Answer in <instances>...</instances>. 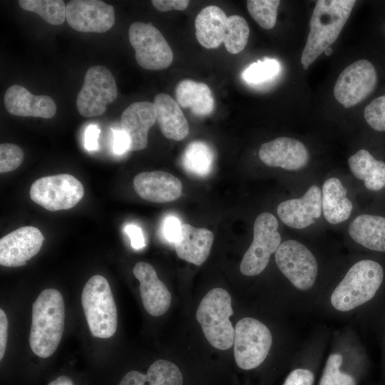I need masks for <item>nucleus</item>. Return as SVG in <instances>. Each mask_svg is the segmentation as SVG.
Instances as JSON below:
<instances>
[{
    "label": "nucleus",
    "instance_id": "9b49d317",
    "mask_svg": "<svg viewBox=\"0 0 385 385\" xmlns=\"http://www.w3.org/2000/svg\"><path fill=\"white\" fill-rule=\"evenodd\" d=\"M130 43L138 64L148 70H162L170 66L173 53L161 32L154 26L133 23L128 29Z\"/></svg>",
    "mask_w": 385,
    "mask_h": 385
},
{
    "label": "nucleus",
    "instance_id": "f3484780",
    "mask_svg": "<svg viewBox=\"0 0 385 385\" xmlns=\"http://www.w3.org/2000/svg\"><path fill=\"white\" fill-rule=\"evenodd\" d=\"M322 211V191L317 185H312L299 198L282 202L277 210L280 220L295 229H304L314 223Z\"/></svg>",
    "mask_w": 385,
    "mask_h": 385
},
{
    "label": "nucleus",
    "instance_id": "2eb2a0df",
    "mask_svg": "<svg viewBox=\"0 0 385 385\" xmlns=\"http://www.w3.org/2000/svg\"><path fill=\"white\" fill-rule=\"evenodd\" d=\"M41 232L33 226L19 227L0 239V265L15 267L25 265L41 250Z\"/></svg>",
    "mask_w": 385,
    "mask_h": 385
},
{
    "label": "nucleus",
    "instance_id": "a19ab883",
    "mask_svg": "<svg viewBox=\"0 0 385 385\" xmlns=\"http://www.w3.org/2000/svg\"><path fill=\"white\" fill-rule=\"evenodd\" d=\"M101 130L97 125H89L84 133V147L87 150L95 151L98 148V140Z\"/></svg>",
    "mask_w": 385,
    "mask_h": 385
},
{
    "label": "nucleus",
    "instance_id": "ddd939ff",
    "mask_svg": "<svg viewBox=\"0 0 385 385\" xmlns=\"http://www.w3.org/2000/svg\"><path fill=\"white\" fill-rule=\"evenodd\" d=\"M376 83L373 64L366 59L357 60L341 72L334 85V96L344 108H350L370 95Z\"/></svg>",
    "mask_w": 385,
    "mask_h": 385
},
{
    "label": "nucleus",
    "instance_id": "4c0bfd02",
    "mask_svg": "<svg viewBox=\"0 0 385 385\" xmlns=\"http://www.w3.org/2000/svg\"><path fill=\"white\" fill-rule=\"evenodd\" d=\"M125 232L130 240V244L135 250H140L145 246V240L140 227L129 224L125 227Z\"/></svg>",
    "mask_w": 385,
    "mask_h": 385
},
{
    "label": "nucleus",
    "instance_id": "ea45409f",
    "mask_svg": "<svg viewBox=\"0 0 385 385\" xmlns=\"http://www.w3.org/2000/svg\"><path fill=\"white\" fill-rule=\"evenodd\" d=\"M113 150L115 154L121 155L129 150L130 140L121 129L113 130Z\"/></svg>",
    "mask_w": 385,
    "mask_h": 385
},
{
    "label": "nucleus",
    "instance_id": "a878e982",
    "mask_svg": "<svg viewBox=\"0 0 385 385\" xmlns=\"http://www.w3.org/2000/svg\"><path fill=\"white\" fill-rule=\"evenodd\" d=\"M348 231L351 237L364 247L385 252V217L359 215L350 223Z\"/></svg>",
    "mask_w": 385,
    "mask_h": 385
},
{
    "label": "nucleus",
    "instance_id": "f03ea898",
    "mask_svg": "<svg viewBox=\"0 0 385 385\" xmlns=\"http://www.w3.org/2000/svg\"><path fill=\"white\" fill-rule=\"evenodd\" d=\"M356 4L354 0H319L309 21L310 31L301 56L308 67L339 37Z\"/></svg>",
    "mask_w": 385,
    "mask_h": 385
},
{
    "label": "nucleus",
    "instance_id": "c9c22d12",
    "mask_svg": "<svg viewBox=\"0 0 385 385\" xmlns=\"http://www.w3.org/2000/svg\"><path fill=\"white\" fill-rule=\"evenodd\" d=\"M182 225L179 219L170 215L163 222V235L170 242L175 243L180 237Z\"/></svg>",
    "mask_w": 385,
    "mask_h": 385
},
{
    "label": "nucleus",
    "instance_id": "f8f14e48",
    "mask_svg": "<svg viewBox=\"0 0 385 385\" xmlns=\"http://www.w3.org/2000/svg\"><path fill=\"white\" fill-rule=\"evenodd\" d=\"M275 262L282 273L299 290L314 285L318 272L316 258L303 244L289 240L275 252Z\"/></svg>",
    "mask_w": 385,
    "mask_h": 385
},
{
    "label": "nucleus",
    "instance_id": "6e6552de",
    "mask_svg": "<svg viewBox=\"0 0 385 385\" xmlns=\"http://www.w3.org/2000/svg\"><path fill=\"white\" fill-rule=\"evenodd\" d=\"M278 221L271 213L263 212L255 219L253 240L245 253L240 270L246 276L260 274L267 267L270 255L281 244Z\"/></svg>",
    "mask_w": 385,
    "mask_h": 385
},
{
    "label": "nucleus",
    "instance_id": "58836bf2",
    "mask_svg": "<svg viewBox=\"0 0 385 385\" xmlns=\"http://www.w3.org/2000/svg\"><path fill=\"white\" fill-rule=\"evenodd\" d=\"M151 2L157 10L163 12L185 10L190 3L188 0H153Z\"/></svg>",
    "mask_w": 385,
    "mask_h": 385
},
{
    "label": "nucleus",
    "instance_id": "2f4dec72",
    "mask_svg": "<svg viewBox=\"0 0 385 385\" xmlns=\"http://www.w3.org/2000/svg\"><path fill=\"white\" fill-rule=\"evenodd\" d=\"M279 69V63L276 59L259 60L243 71L242 78L247 83L259 84L273 78L278 74Z\"/></svg>",
    "mask_w": 385,
    "mask_h": 385
},
{
    "label": "nucleus",
    "instance_id": "72a5a7b5",
    "mask_svg": "<svg viewBox=\"0 0 385 385\" xmlns=\"http://www.w3.org/2000/svg\"><path fill=\"white\" fill-rule=\"evenodd\" d=\"M24 159L22 149L11 143L0 145V173H5L18 168Z\"/></svg>",
    "mask_w": 385,
    "mask_h": 385
},
{
    "label": "nucleus",
    "instance_id": "473e14b6",
    "mask_svg": "<svg viewBox=\"0 0 385 385\" xmlns=\"http://www.w3.org/2000/svg\"><path fill=\"white\" fill-rule=\"evenodd\" d=\"M342 361L339 354H332L328 357L319 385H356L353 376L340 371Z\"/></svg>",
    "mask_w": 385,
    "mask_h": 385
},
{
    "label": "nucleus",
    "instance_id": "cd10ccee",
    "mask_svg": "<svg viewBox=\"0 0 385 385\" xmlns=\"http://www.w3.org/2000/svg\"><path fill=\"white\" fill-rule=\"evenodd\" d=\"M214 161V153L210 147L202 141L190 143L183 155V164L185 170L193 175H207Z\"/></svg>",
    "mask_w": 385,
    "mask_h": 385
},
{
    "label": "nucleus",
    "instance_id": "7c9ffc66",
    "mask_svg": "<svg viewBox=\"0 0 385 385\" xmlns=\"http://www.w3.org/2000/svg\"><path fill=\"white\" fill-rule=\"evenodd\" d=\"M279 0H248L247 7L252 18L265 29H272L276 24Z\"/></svg>",
    "mask_w": 385,
    "mask_h": 385
},
{
    "label": "nucleus",
    "instance_id": "393cba45",
    "mask_svg": "<svg viewBox=\"0 0 385 385\" xmlns=\"http://www.w3.org/2000/svg\"><path fill=\"white\" fill-rule=\"evenodd\" d=\"M175 92L178 105L190 108L194 115L205 116L212 113L215 99L207 84L184 79L178 83Z\"/></svg>",
    "mask_w": 385,
    "mask_h": 385
},
{
    "label": "nucleus",
    "instance_id": "4be33fe9",
    "mask_svg": "<svg viewBox=\"0 0 385 385\" xmlns=\"http://www.w3.org/2000/svg\"><path fill=\"white\" fill-rule=\"evenodd\" d=\"M213 240L210 230L183 224L180 237L174 243L175 250L180 259L200 266L208 257Z\"/></svg>",
    "mask_w": 385,
    "mask_h": 385
},
{
    "label": "nucleus",
    "instance_id": "79ce46f5",
    "mask_svg": "<svg viewBox=\"0 0 385 385\" xmlns=\"http://www.w3.org/2000/svg\"><path fill=\"white\" fill-rule=\"evenodd\" d=\"M8 319L4 311L0 309V360L4 357L7 337H8Z\"/></svg>",
    "mask_w": 385,
    "mask_h": 385
},
{
    "label": "nucleus",
    "instance_id": "5701e85b",
    "mask_svg": "<svg viewBox=\"0 0 385 385\" xmlns=\"http://www.w3.org/2000/svg\"><path fill=\"white\" fill-rule=\"evenodd\" d=\"M157 122L163 135L171 140H181L189 133V125L180 106L166 93L157 94L153 100Z\"/></svg>",
    "mask_w": 385,
    "mask_h": 385
},
{
    "label": "nucleus",
    "instance_id": "e433bc0d",
    "mask_svg": "<svg viewBox=\"0 0 385 385\" xmlns=\"http://www.w3.org/2000/svg\"><path fill=\"white\" fill-rule=\"evenodd\" d=\"M314 374L306 369L293 370L286 378L283 385H312Z\"/></svg>",
    "mask_w": 385,
    "mask_h": 385
},
{
    "label": "nucleus",
    "instance_id": "7ed1b4c3",
    "mask_svg": "<svg viewBox=\"0 0 385 385\" xmlns=\"http://www.w3.org/2000/svg\"><path fill=\"white\" fill-rule=\"evenodd\" d=\"M195 36L205 48H216L222 43L232 54H237L246 46L250 28L246 20L240 15L227 16L216 6L203 8L195 20Z\"/></svg>",
    "mask_w": 385,
    "mask_h": 385
},
{
    "label": "nucleus",
    "instance_id": "c85d7f7f",
    "mask_svg": "<svg viewBox=\"0 0 385 385\" xmlns=\"http://www.w3.org/2000/svg\"><path fill=\"white\" fill-rule=\"evenodd\" d=\"M19 5L24 10L39 15L51 25H61L66 19V4L62 0H19Z\"/></svg>",
    "mask_w": 385,
    "mask_h": 385
},
{
    "label": "nucleus",
    "instance_id": "39448f33",
    "mask_svg": "<svg viewBox=\"0 0 385 385\" xmlns=\"http://www.w3.org/2000/svg\"><path fill=\"white\" fill-rule=\"evenodd\" d=\"M232 314L231 297L220 287L210 290L197 307L196 319L207 340L217 349H228L234 343L235 329L230 321Z\"/></svg>",
    "mask_w": 385,
    "mask_h": 385
},
{
    "label": "nucleus",
    "instance_id": "dca6fc26",
    "mask_svg": "<svg viewBox=\"0 0 385 385\" xmlns=\"http://www.w3.org/2000/svg\"><path fill=\"white\" fill-rule=\"evenodd\" d=\"M260 160L266 165L287 170H298L309 162L305 145L297 139L279 137L263 143L259 150Z\"/></svg>",
    "mask_w": 385,
    "mask_h": 385
},
{
    "label": "nucleus",
    "instance_id": "9d476101",
    "mask_svg": "<svg viewBox=\"0 0 385 385\" xmlns=\"http://www.w3.org/2000/svg\"><path fill=\"white\" fill-rule=\"evenodd\" d=\"M117 96L115 80L110 70L103 66H93L85 74L83 86L77 95L76 108L83 117L100 116Z\"/></svg>",
    "mask_w": 385,
    "mask_h": 385
},
{
    "label": "nucleus",
    "instance_id": "423d86ee",
    "mask_svg": "<svg viewBox=\"0 0 385 385\" xmlns=\"http://www.w3.org/2000/svg\"><path fill=\"white\" fill-rule=\"evenodd\" d=\"M83 312L91 334L107 339L117 329V309L110 284L99 274L92 276L81 294Z\"/></svg>",
    "mask_w": 385,
    "mask_h": 385
},
{
    "label": "nucleus",
    "instance_id": "37998d69",
    "mask_svg": "<svg viewBox=\"0 0 385 385\" xmlns=\"http://www.w3.org/2000/svg\"><path fill=\"white\" fill-rule=\"evenodd\" d=\"M48 385H74L73 381L66 376H60Z\"/></svg>",
    "mask_w": 385,
    "mask_h": 385
},
{
    "label": "nucleus",
    "instance_id": "6ab92c4d",
    "mask_svg": "<svg viewBox=\"0 0 385 385\" xmlns=\"http://www.w3.org/2000/svg\"><path fill=\"white\" fill-rule=\"evenodd\" d=\"M135 192L143 200L165 203L178 199L182 193V183L173 175L161 170L138 173L133 180Z\"/></svg>",
    "mask_w": 385,
    "mask_h": 385
},
{
    "label": "nucleus",
    "instance_id": "1a4fd4ad",
    "mask_svg": "<svg viewBox=\"0 0 385 385\" xmlns=\"http://www.w3.org/2000/svg\"><path fill=\"white\" fill-rule=\"evenodd\" d=\"M83 195L82 183L67 173L41 178L30 188L31 199L49 211L71 209Z\"/></svg>",
    "mask_w": 385,
    "mask_h": 385
},
{
    "label": "nucleus",
    "instance_id": "412c9836",
    "mask_svg": "<svg viewBox=\"0 0 385 385\" xmlns=\"http://www.w3.org/2000/svg\"><path fill=\"white\" fill-rule=\"evenodd\" d=\"M4 103L9 113L21 117L51 118L57 109L50 96L34 95L27 88L17 84L6 89Z\"/></svg>",
    "mask_w": 385,
    "mask_h": 385
},
{
    "label": "nucleus",
    "instance_id": "bb28decb",
    "mask_svg": "<svg viewBox=\"0 0 385 385\" xmlns=\"http://www.w3.org/2000/svg\"><path fill=\"white\" fill-rule=\"evenodd\" d=\"M348 164L353 175L363 180L367 189L378 191L385 187V163L376 160L366 150L351 155Z\"/></svg>",
    "mask_w": 385,
    "mask_h": 385
},
{
    "label": "nucleus",
    "instance_id": "4468645a",
    "mask_svg": "<svg viewBox=\"0 0 385 385\" xmlns=\"http://www.w3.org/2000/svg\"><path fill=\"white\" fill-rule=\"evenodd\" d=\"M66 19L76 31L103 33L115 23V9L100 0H72L66 4Z\"/></svg>",
    "mask_w": 385,
    "mask_h": 385
},
{
    "label": "nucleus",
    "instance_id": "f257e3e1",
    "mask_svg": "<svg viewBox=\"0 0 385 385\" xmlns=\"http://www.w3.org/2000/svg\"><path fill=\"white\" fill-rule=\"evenodd\" d=\"M65 322V305L60 292L49 288L43 290L32 306L29 344L41 358L51 356L61 340Z\"/></svg>",
    "mask_w": 385,
    "mask_h": 385
},
{
    "label": "nucleus",
    "instance_id": "20e7f679",
    "mask_svg": "<svg viewBox=\"0 0 385 385\" xmlns=\"http://www.w3.org/2000/svg\"><path fill=\"white\" fill-rule=\"evenodd\" d=\"M384 277L382 267L376 262L364 260L348 270L333 291L330 301L339 311L347 312L371 300Z\"/></svg>",
    "mask_w": 385,
    "mask_h": 385
},
{
    "label": "nucleus",
    "instance_id": "c03bdc74",
    "mask_svg": "<svg viewBox=\"0 0 385 385\" xmlns=\"http://www.w3.org/2000/svg\"><path fill=\"white\" fill-rule=\"evenodd\" d=\"M332 51H333L332 48L331 47H329L324 51V53L327 56H329L332 53Z\"/></svg>",
    "mask_w": 385,
    "mask_h": 385
},
{
    "label": "nucleus",
    "instance_id": "b1692460",
    "mask_svg": "<svg viewBox=\"0 0 385 385\" xmlns=\"http://www.w3.org/2000/svg\"><path fill=\"white\" fill-rule=\"evenodd\" d=\"M346 189L337 178L327 180L322 186V210L327 222L336 225L351 215L353 205L346 197Z\"/></svg>",
    "mask_w": 385,
    "mask_h": 385
},
{
    "label": "nucleus",
    "instance_id": "aec40b11",
    "mask_svg": "<svg viewBox=\"0 0 385 385\" xmlns=\"http://www.w3.org/2000/svg\"><path fill=\"white\" fill-rule=\"evenodd\" d=\"M157 120L153 103L138 101L129 105L122 113L121 129L130 140L129 151L145 149L150 128Z\"/></svg>",
    "mask_w": 385,
    "mask_h": 385
},
{
    "label": "nucleus",
    "instance_id": "0eeeda50",
    "mask_svg": "<svg viewBox=\"0 0 385 385\" xmlns=\"http://www.w3.org/2000/svg\"><path fill=\"white\" fill-rule=\"evenodd\" d=\"M272 343L267 327L259 320L245 317L235 328L234 356L237 365L245 370L255 369L266 359Z\"/></svg>",
    "mask_w": 385,
    "mask_h": 385
},
{
    "label": "nucleus",
    "instance_id": "a211bd4d",
    "mask_svg": "<svg viewBox=\"0 0 385 385\" xmlns=\"http://www.w3.org/2000/svg\"><path fill=\"white\" fill-rule=\"evenodd\" d=\"M133 272L140 282V297L147 312L155 317L165 314L170 306L171 293L159 279L155 268L148 262H139Z\"/></svg>",
    "mask_w": 385,
    "mask_h": 385
},
{
    "label": "nucleus",
    "instance_id": "c756f323",
    "mask_svg": "<svg viewBox=\"0 0 385 385\" xmlns=\"http://www.w3.org/2000/svg\"><path fill=\"white\" fill-rule=\"evenodd\" d=\"M183 376L174 363L158 359L148 368L144 385H182Z\"/></svg>",
    "mask_w": 385,
    "mask_h": 385
},
{
    "label": "nucleus",
    "instance_id": "f704fd0d",
    "mask_svg": "<svg viewBox=\"0 0 385 385\" xmlns=\"http://www.w3.org/2000/svg\"><path fill=\"white\" fill-rule=\"evenodd\" d=\"M367 123L377 131H385V95L377 97L364 108Z\"/></svg>",
    "mask_w": 385,
    "mask_h": 385
}]
</instances>
